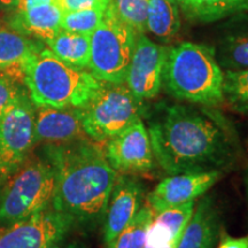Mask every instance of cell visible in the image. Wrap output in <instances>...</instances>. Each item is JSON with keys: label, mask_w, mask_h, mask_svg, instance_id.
<instances>
[{"label": "cell", "mask_w": 248, "mask_h": 248, "mask_svg": "<svg viewBox=\"0 0 248 248\" xmlns=\"http://www.w3.org/2000/svg\"><path fill=\"white\" fill-rule=\"evenodd\" d=\"M154 159L170 176L222 171L239 153L233 126L219 111L181 104L161 105L148 119Z\"/></svg>", "instance_id": "cell-1"}, {"label": "cell", "mask_w": 248, "mask_h": 248, "mask_svg": "<svg viewBox=\"0 0 248 248\" xmlns=\"http://www.w3.org/2000/svg\"><path fill=\"white\" fill-rule=\"evenodd\" d=\"M43 153L55 171L51 206L70 217L74 224L104 221L117 172L108 163L100 142L85 137L46 145Z\"/></svg>", "instance_id": "cell-2"}, {"label": "cell", "mask_w": 248, "mask_h": 248, "mask_svg": "<svg viewBox=\"0 0 248 248\" xmlns=\"http://www.w3.org/2000/svg\"><path fill=\"white\" fill-rule=\"evenodd\" d=\"M22 69L36 107L83 108L104 84L90 71L64 63L45 48L24 61Z\"/></svg>", "instance_id": "cell-3"}, {"label": "cell", "mask_w": 248, "mask_h": 248, "mask_svg": "<svg viewBox=\"0 0 248 248\" xmlns=\"http://www.w3.org/2000/svg\"><path fill=\"white\" fill-rule=\"evenodd\" d=\"M224 71L214 48L184 42L167 54L163 84L172 97L206 107L224 102Z\"/></svg>", "instance_id": "cell-4"}, {"label": "cell", "mask_w": 248, "mask_h": 248, "mask_svg": "<svg viewBox=\"0 0 248 248\" xmlns=\"http://www.w3.org/2000/svg\"><path fill=\"white\" fill-rule=\"evenodd\" d=\"M55 190V171L46 157L24 160L0 193V223L29 218L49 207Z\"/></svg>", "instance_id": "cell-5"}, {"label": "cell", "mask_w": 248, "mask_h": 248, "mask_svg": "<svg viewBox=\"0 0 248 248\" xmlns=\"http://www.w3.org/2000/svg\"><path fill=\"white\" fill-rule=\"evenodd\" d=\"M136 37V31L120 20L108 5L100 24L90 36V73L104 83H125Z\"/></svg>", "instance_id": "cell-6"}, {"label": "cell", "mask_w": 248, "mask_h": 248, "mask_svg": "<svg viewBox=\"0 0 248 248\" xmlns=\"http://www.w3.org/2000/svg\"><path fill=\"white\" fill-rule=\"evenodd\" d=\"M142 107L125 84L104 83L91 101L83 107V128L89 138L106 142L135 121Z\"/></svg>", "instance_id": "cell-7"}, {"label": "cell", "mask_w": 248, "mask_h": 248, "mask_svg": "<svg viewBox=\"0 0 248 248\" xmlns=\"http://www.w3.org/2000/svg\"><path fill=\"white\" fill-rule=\"evenodd\" d=\"M35 121L36 106L23 92L0 110V147L14 171L36 145Z\"/></svg>", "instance_id": "cell-8"}, {"label": "cell", "mask_w": 248, "mask_h": 248, "mask_svg": "<svg viewBox=\"0 0 248 248\" xmlns=\"http://www.w3.org/2000/svg\"><path fill=\"white\" fill-rule=\"evenodd\" d=\"M70 217L47 207L0 233V248H46L60 243L73 228Z\"/></svg>", "instance_id": "cell-9"}, {"label": "cell", "mask_w": 248, "mask_h": 248, "mask_svg": "<svg viewBox=\"0 0 248 248\" xmlns=\"http://www.w3.org/2000/svg\"><path fill=\"white\" fill-rule=\"evenodd\" d=\"M104 152L111 168L122 175H141L154 167L150 136L141 119L108 139Z\"/></svg>", "instance_id": "cell-10"}, {"label": "cell", "mask_w": 248, "mask_h": 248, "mask_svg": "<svg viewBox=\"0 0 248 248\" xmlns=\"http://www.w3.org/2000/svg\"><path fill=\"white\" fill-rule=\"evenodd\" d=\"M167 54L168 49L154 43L145 33L136 37L125 85L140 104L152 100L160 92Z\"/></svg>", "instance_id": "cell-11"}, {"label": "cell", "mask_w": 248, "mask_h": 248, "mask_svg": "<svg viewBox=\"0 0 248 248\" xmlns=\"http://www.w3.org/2000/svg\"><path fill=\"white\" fill-rule=\"evenodd\" d=\"M222 175V171H202L170 176L147 195L148 207L157 214L194 201L216 184Z\"/></svg>", "instance_id": "cell-12"}, {"label": "cell", "mask_w": 248, "mask_h": 248, "mask_svg": "<svg viewBox=\"0 0 248 248\" xmlns=\"http://www.w3.org/2000/svg\"><path fill=\"white\" fill-rule=\"evenodd\" d=\"M144 186L133 175L117 173L104 217V243L109 244L141 208Z\"/></svg>", "instance_id": "cell-13"}, {"label": "cell", "mask_w": 248, "mask_h": 248, "mask_svg": "<svg viewBox=\"0 0 248 248\" xmlns=\"http://www.w3.org/2000/svg\"><path fill=\"white\" fill-rule=\"evenodd\" d=\"M85 137L82 108L36 107V144H64Z\"/></svg>", "instance_id": "cell-14"}, {"label": "cell", "mask_w": 248, "mask_h": 248, "mask_svg": "<svg viewBox=\"0 0 248 248\" xmlns=\"http://www.w3.org/2000/svg\"><path fill=\"white\" fill-rule=\"evenodd\" d=\"M224 26L214 48L222 69L241 70L248 68V14L233 15Z\"/></svg>", "instance_id": "cell-15"}, {"label": "cell", "mask_w": 248, "mask_h": 248, "mask_svg": "<svg viewBox=\"0 0 248 248\" xmlns=\"http://www.w3.org/2000/svg\"><path fill=\"white\" fill-rule=\"evenodd\" d=\"M194 207V201H191L154 214L147 228L144 248H177Z\"/></svg>", "instance_id": "cell-16"}, {"label": "cell", "mask_w": 248, "mask_h": 248, "mask_svg": "<svg viewBox=\"0 0 248 248\" xmlns=\"http://www.w3.org/2000/svg\"><path fill=\"white\" fill-rule=\"evenodd\" d=\"M63 12L57 4L16 12L8 21L11 30L26 37L48 42L60 32Z\"/></svg>", "instance_id": "cell-17"}, {"label": "cell", "mask_w": 248, "mask_h": 248, "mask_svg": "<svg viewBox=\"0 0 248 248\" xmlns=\"http://www.w3.org/2000/svg\"><path fill=\"white\" fill-rule=\"evenodd\" d=\"M218 234V213L213 200L206 197L194 207L177 248H214Z\"/></svg>", "instance_id": "cell-18"}, {"label": "cell", "mask_w": 248, "mask_h": 248, "mask_svg": "<svg viewBox=\"0 0 248 248\" xmlns=\"http://www.w3.org/2000/svg\"><path fill=\"white\" fill-rule=\"evenodd\" d=\"M188 20L210 23L248 13V0H175Z\"/></svg>", "instance_id": "cell-19"}, {"label": "cell", "mask_w": 248, "mask_h": 248, "mask_svg": "<svg viewBox=\"0 0 248 248\" xmlns=\"http://www.w3.org/2000/svg\"><path fill=\"white\" fill-rule=\"evenodd\" d=\"M90 36L91 35L61 29L60 32L54 38L46 42V44L49 51L64 63L78 69H85L90 62Z\"/></svg>", "instance_id": "cell-20"}, {"label": "cell", "mask_w": 248, "mask_h": 248, "mask_svg": "<svg viewBox=\"0 0 248 248\" xmlns=\"http://www.w3.org/2000/svg\"><path fill=\"white\" fill-rule=\"evenodd\" d=\"M179 28L181 16L179 7L175 0H150L146 30L157 38L169 40L177 35Z\"/></svg>", "instance_id": "cell-21"}, {"label": "cell", "mask_w": 248, "mask_h": 248, "mask_svg": "<svg viewBox=\"0 0 248 248\" xmlns=\"http://www.w3.org/2000/svg\"><path fill=\"white\" fill-rule=\"evenodd\" d=\"M42 49V44L36 40L0 28V70L22 64Z\"/></svg>", "instance_id": "cell-22"}, {"label": "cell", "mask_w": 248, "mask_h": 248, "mask_svg": "<svg viewBox=\"0 0 248 248\" xmlns=\"http://www.w3.org/2000/svg\"><path fill=\"white\" fill-rule=\"evenodd\" d=\"M154 213L148 206L141 207L135 218L106 245L107 248H144L147 228Z\"/></svg>", "instance_id": "cell-23"}, {"label": "cell", "mask_w": 248, "mask_h": 248, "mask_svg": "<svg viewBox=\"0 0 248 248\" xmlns=\"http://www.w3.org/2000/svg\"><path fill=\"white\" fill-rule=\"evenodd\" d=\"M223 95L226 106L237 113H248V68L225 70Z\"/></svg>", "instance_id": "cell-24"}, {"label": "cell", "mask_w": 248, "mask_h": 248, "mask_svg": "<svg viewBox=\"0 0 248 248\" xmlns=\"http://www.w3.org/2000/svg\"><path fill=\"white\" fill-rule=\"evenodd\" d=\"M148 4L150 0H111L109 6L120 20L139 35L146 31Z\"/></svg>", "instance_id": "cell-25"}, {"label": "cell", "mask_w": 248, "mask_h": 248, "mask_svg": "<svg viewBox=\"0 0 248 248\" xmlns=\"http://www.w3.org/2000/svg\"><path fill=\"white\" fill-rule=\"evenodd\" d=\"M107 7H95L63 13L61 20V29L71 31V32L91 35L104 18Z\"/></svg>", "instance_id": "cell-26"}, {"label": "cell", "mask_w": 248, "mask_h": 248, "mask_svg": "<svg viewBox=\"0 0 248 248\" xmlns=\"http://www.w3.org/2000/svg\"><path fill=\"white\" fill-rule=\"evenodd\" d=\"M23 77L22 64L0 70V110L22 93L17 86V82H23Z\"/></svg>", "instance_id": "cell-27"}, {"label": "cell", "mask_w": 248, "mask_h": 248, "mask_svg": "<svg viewBox=\"0 0 248 248\" xmlns=\"http://www.w3.org/2000/svg\"><path fill=\"white\" fill-rule=\"evenodd\" d=\"M111 0H57V4L63 13L83 11L95 7H107Z\"/></svg>", "instance_id": "cell-28"}, {"label": "cell", "mask_w": 248, "mask_h": 248, "mask_svg": "<svg viewBox=\"0 0 248 248\" xmlns=\"http://www.w3.org/2000/svg\"><path fill=\"white\" fill-rule=\"evenodd\" d=\"M217 248H248V235L234 238L222 230L219 232V243Z\"/></svg>", "instance_id": "cell-29"}, {"label": "cell", "mask_w": 248, "mask_h": 248, "mask_svg": "<svg viewBox=\"0 0 248 248\" xmlns=\"http://www.w3.org/2000/svg\"><path fill=\"white\" fill-rule=\"evenodd\" d=\"M57 0H14L13 5L16 12L29 11L31 8L39 7L48 4H55Z\"/></svg>", "instance_id": "cell-30"}, {"label": "cell", "mask_w": 248, "mask_h": 248, "mask_svg": "<svg viewBox=\"0 0 248 248\" xmlns=\"http://www.w3.org/2000/svg\"><path fill=\"white\" fill-rule=\"evenodd\" d=\"M14 173V170L11 168V166L6 162L4 154H2L1 147H0V186H4L7 182V179Z\"/></svg>", "instance_id": "cell-31"}, {"label": "cell", "mask_w": 248, "mask_h": 248, "mask_svg": "<svg viewBox=\"0 0 248 248\" xmlns=\"http://www.w3.org/2000/svg\"><path fill=\"white\" fill-rule=\"evenodd\" d=\"M66 248H86L84 245L82 244H78V243H73L70 245H68V246Z\"/></svg>", "instance_id": "cell-32"}, {"label": "cell", "mask_w": 248, "mask_h": 248, "mask_svg": "<svg viewBox=\"0 0 248 248\" xmlns=\"http://www.w3.org/2000/svg\"><path fill=\"white\" fill-rule=\"evenodd\" d=\"M14 0H0V4L4 5V6H11L13 5Z\"/></svg>", "instance_id": "cell-33"}, {"label": "cell", "mask_w": 248, "mask_h": 248, "mask_svg": "<svg viewBox=\"0 0 248 248\" xmlns=\"http://www.w3.org/2000/svg\"><path fill=\"white\" fill-rule=\"evenodd\" d=\"M46 248H62L60 245H59V243H53V244H51L49 245V246H47Z\"/></svg>", "instance_id": "cell-34"}]
</instances>
